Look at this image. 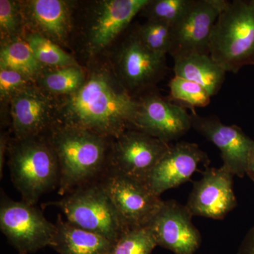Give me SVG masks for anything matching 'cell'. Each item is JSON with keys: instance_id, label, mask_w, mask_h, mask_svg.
Masks as SVG:
<instances>
[{"instance_id": "obj_1", "label": "cell", "mask_w": 254, "mask_h": 254, "mask_svg": "<svg viewBox=\"0 0 254 254\" xmlns=\"http://www.w3.org/2000/svg\"><path fill=\"white\" fill-rule=\"evenodd\" d=\"M56 102V125L118 138L133 128L137 99L104 69L93 71L83 86Z\"/></svg>"}, {"instance_id": "obj_2", "label": "cell", "mask_w": 254, "mask_h": 254, "mask_svg": "<svg viewBox=\"0 0 254 254\" xmlns=\"http://www.w3.org/2000/svg\"><path fill=\"white\" fill-rule=\"evenodd\" d=\"M110 138L74 127L55 125L50 133L60 166L59 193L92 183L108 166Z\"/></svg>"}, {"instance_id": "obj_3", "label": "cell", "mask_w": 254, "mask_h": 254, "mask_svg": "<svg viewBox=\"0 0 254 254\" xmlns=\"http://www.w3.org/2000/svg\"><path fill=\"white\" fill-rule=\"evenodd\" d=\"M8 150L11 181L23 201L35 205L42 195L58 187L59 163L49 138H14Z\"/></svg>"}, {"instance_id": "obj_4", "label": "cell", "mask_w": 254, "mask_h": 254, "mask_svg": "<svg viewBox=\"0 0 254 254\" xmlns=\"http://www.w3.org/2000/svg\"><path fill=\"white\" fill-rule=\"evenodd\" d=\"M209 53L226 72L254 66V6L250 0L228 1L214 26Z\"/></svg>"}, {"instance_id": "obj_5", "label": "cell", "mask_w": 254, "mask_h": 254, "mask_svg": "<svg viewBox=\"0 0 254 254\" xmlns=\"http://www.w3.org/2000/svg\"><path fill=\"white\" fill-rule=\"evenodd\" d=\"M45 205L57 207L70 223L98 234L113 244L128 230L100 182L78 187L62 199Z\"/></svg>"}, {"instance_id": "obj_6", "label": "cell", "mask_w": 254, "mask_h": 254, "mask_svg": "<svg viewBox=\"0 0 254 254\" xmlns=\"http://www.w3.org/2000/svg\"><path fill=\"white\" fill-rule=\"evenodd\" d=\"M0 228L20 254L34 253L53 247L56 225L48 221L39 209L26 202L15 201L1 193Z\"/></svg>"}, {"instance_id": "obj_7", "label": "cell", "mask_w": 254, "mask_h": 254, "mask_svg": "<svg viewBox=\"0 0 254 254\" xmlns=\"http://www.w3.org/2000/svg\"><path fill=\"white\" fill-rule=\"evenodd\" d=\"M100 184L128 229L149 225L163 200L145 182L109 171Z\"/></svg>"}, {"instance_id": "obj_8", "label": "cell", "mask_w": 254, "mask_h": 254, "mask_svg": "<svg viewBox=\"0 0 254 254\" xmlns=\"http://www.w3.org/2000/svg\"><path fill=\"white\" fill-rule=\"evenodd\" d=\"M144 132L128 129L114 139L110 148L108 170L145 182L170 147Z\"/></svg>"}, {"instance_id": "obj_9", "label": "cell", "mask_w": 254, "mask_h": 254, "mask_svg": "<svg viewBox=\"0 0 254 254\" xmlns=\"http://www.w3.org/2000/svg\"><path fill=\"white\" fill-rule=\"evenodd\" d=\"M136 98L138 106L132 129L169 143L185 136L192 128L186 108L156 91L151 90Z\"/></svg>"}, {"instance_id": "obj_10", "label": "cell", "mask_w": 254, "mask_h": 254, "mask_svg": "<svg viewBox=\"0 0 254 254\" xmlns=\"http://www.w3.org/2000/svg\"><path fill=\"white\" fill-rule=\"evenodd\" d=\"M120 81L133 98L151 91L167 72L166 55L146 48L136 31L125 41L119 53Z\"/></svg>"}, {"instance_id": "obj_11", "label": "cell", "mask_w": 254, "mask_h": 254, "mask_svg": "<svg viewBox=\"0 0 254 254\" xmlns=\"http://www.w3.org/2000/svg\"><path fill=\"white\" fill-rule=\"evenodd\" d=\"M227 3L226 0H192L186 13L173 26L170 55H210L209 44L214 26Z\"/></svg>"}, {"instance_id": "obj_12", "label": "cell", "mask_w": 254, "mask_h": 254, "mask_svg": "<svg viewBox=\"0 0 254 254\" xmlns=\"http://www.w3.org/2000/svg\"><path fill=\"white\" fill-rule=\"evenodd\" d=\"M14 138L44 136L56 125L55 98L34 84L18 92L10 100Z\"/></svg>"}, {"instance_id": "obj_13", "label": "cell", "mask_w": 254, "mask_h": 254, "mask_svg": "<svg viewBox=\"0 0 254 254\" xmlns=\"http://www.w3.org/2000/svg\"><path fill=\"white\" fill-rule=\"evenodd\" d=\"M192 128L216 145L221 152L223 166L234 175L243 177L254 150V141L236 125H226L217 117L190 114Z\"/></svg>"}, {"instance_id": "obj_14", "label": "cell", "mask_w": 254, "mask_h": 254, "mask_svg": "<svg viewBox=\"0 0 254 254\" xmlns=\"http://www.w3.org/2000/svg\"><path fill=\"white\" fill-rule=\"evenodd\" d=\"M192 217L186 205L175 200H163L148 227L158 246L175 254H193L199 248L201 236Z\"/></svg>"}, {"instance_id": "obj_15", "label": "cell", "mask_w": 254, "mask_h": 254, "mask_svg": "<svg viewBox=\"0 0 254 254\" xmlns=\"http://www.w3.org/2000/svg\"><path fill=\"white\" fill-rule=\"evenodd\" d=\"M234 175L226 167L210 168L204 172L193 190L186 205L193 216L223 219L237 206L233 190Z\"/></svg>"}, {"instance_id": "obj_16", "label": "cell", "mask_w": 254, "mask_h": 254, "mask_svg": "<svg viewBox=\"0 0 254 254\" xmlns=\"http://www.w3.org/2000/svg\"><path fill=\"white\" fill-rule=\"evenodd\" d=\"M208 157L196 143L177 142L170 145L147 178L145 184L155 195L188 182Z\"/></svg>"}, {"instance_id": "obj_17", "label": "cell", "mask_w": 254, "mask_h": 254, "mask_svg": "<svg viewBox=\"0 0 254 254\" xmlns=\"http://www.w3.org/2000/svg\"><path fill=\"white\" fill-rule=\"evenodd\" d=\"M149 0H103L93 11L88 33V46L92 53L110 45L131 23Z\"/></svg>"}, {"instance_id": "obj_18", "label": "cell", "mask_w": 254, "mask_h": 254, "mask_svg": "<svg viewBox=\"0 0 254 254\" xmlns=\"http://www.w3.org/2000/svg\"><path fill=\"white\" fill-rule=\"evenodd\" d=\"M36 32L53 42L64 41L70 28L69 9L61 0H32L21 9Z\"/></svg>"}, {"instance_id": "obj_19", "label": "cell", "mask_w": 254, "mask_h": 254, "mask_svg": "<svg viewBox=\"0 0 254 254\" xmlns=\"http://www.w3.org/2000/svg\"><path fill=\"white\" fill-rule=\"evenodd\" d=\"M173 58L175 76L198 83L211 97L218 94L225 81L226 71L210 55L186 53Z\"/></svg>"}, {"instance_id": "obj_20", "label": "cell", "mask_w": 254, "mask_h": 254, "mask_svg": "<svg viewBox=\"0 0 254 254\" xmlns=\"http://www.w3.org/2000/svg\"><path fill=\"white\" fill-rule=\"evenodd\" d=\"M56 235L52 248L60 254H110L114 244L108 239L64 221L56 223Z\"/></svg>"}, {"instance_id": "obj_21", "label": "cell", "mask_w": 254, "mask_h": 254, "mask_svg": "<svg viewBox=\"0 0 254 254\" xmlns=\"http://www.w3.org/2000/svg\"><path fill=\"white\" fill-rule=\"evenodd\" d=\"M26 40L14 38L3 44L0 51V68L14 70L36 81L43 72Z\"/></svg>"}, {"instance_id": "obj_22", "label": "cell", "mask_w": 254, "mask_h": 254, "mask_svg": "<svg viewBox=\"0 0 254 254\" xmlns=\"http://www.w3.org/2000/svg\"><path fill=\"white\" fill-rule=\"evenodd\" d=\"M82 68L78 65L58 68H52L41 73L37 78L42 88L52 96H66L78 91L86 81Z\"/></svg>"}, {"instance_id": "obj_23", "label": "cell", "mask_w": 254, "mask_h": 254, "mask_svg": "<svg viewBox=\"0 0 254 254\" xmlns=\"http://www.w3.org/2000/svg\"><path fill=\"white\" fill-rule=\"evenodd\" d=\"M25 40L43 67L58 68L78 65L76 60L57 43L38 32L28 33Z\"/></svg>"}, {"instance_id": "obj_24", "label": "cell", "mask_w": 254, "mask_h": 254, "mask_svg": "<svg viewBox=\"0 0 254 254\" xmlns=\"http://www.w3.org/2000/svg\"><path fill=\"white\" fill-rule=\"evenodd\" d=\"M171 100L178 102L182 106L190 108H204L210 104L211 95L203 86L185 78L175 76L169 82Z\"/></svg>"}, {"instance_id": "obj_25", "label": "cell", "mask_w": 254, "mask_h": 254, "mask_svg": "<svg viewBox=\"0 0 254 254\" xmlns=\"http://www.w3.org/2000/svg\"><path fill=\"white\" fill-rule=\"evenodd\" d=\"M157 246L149 227L130 228L114 244L110 254H151Z\"/></svg>"}, {"instance_id": "obj_26", "label": "cell", "mask_w": 254, "mask_h": 254, "mask_svg": "<svg viewBox=\"0 0 254 254\" xmlns=\"http://www.w3.org/2000/svg\"><path fill=\"white\" fill-rule=\"evenodd\" d=\"M146 48L158 54H170L173 43V26L160 21L148 20L136 31Z\"/></svg>"}, {"instance_id": "obj_27", "label": "cell", "mask_w": 254, "mask_h": 254, "mask_svg": "<svg viewBox=\"0 0 254 254\" xmlns=\"http://www.w3.org/2000/svg\"><path fill=\"white\" fill-rule=\"evenodd\" d=\"M191 2L192 0H149L141 13L148 20L173 26L181 19Z\"/></svg>"}, {"instance_id": "obj_28", "label": "cell", "mask_w": 254, "mask_h": 254, "mask_svg": "<svg viewBox=\"0 0 254 254\" xmlns=\"http://www.w3.org/2000/svg\"><path fill=\"white\" fill-rule=\"evenodd\" d=\"M23 13L17 3L11 0L0 1V31L6 41L16 38L21 31Z\"/></svg>"}, {"instance_id": "obj_29", "label": "cell", "mask_w": 254, "mask_h": 254, "mask_svg": "<svg viewBox=\"0 0 254 254\" xmlns=\"http://www.w3.org/2000/svg\"><path fill=\"white\" fill-rule=\"evenodd\" d=\"M34 80L14 70L0 68V97L1 101L11 100L15 94L30 85Z\"/></svg>"}, {"instance_id": "obj_30", "label": "cell", "mask_w": 254, "mask_h": 254, "mask_svg": "<svg viewBox=\"0 0 254 254\" xmlns=\"http://www.w3.org/2000/svg\"><path fill=\"white\" fill-rule=\"evenodd\" d=\"M237 254H254V227L247 232Z\"/></svg>"}, {"instance_id": "obj_31", "label": "cell", "mask_w": 254, "mask_h": 254, "mask_svg": "<svg viewBox=\"0 0 254 254\" xmlns=\"http://www.w3.org/2000/svg\"><path fill=\"white\" fill-rule=\"evenodd\" d=\"M9 139L6 133H1L0 138V178H2L3 169L5 162V154L9 148Z\"/></svg>"}, {"instance_id": "obj_32", "label": "cell", "mask_w": 254, "mask_h": 254, "mask_svg": "<svg viewBox=\"0 0 254 254\" xmlns=\"http://www.w3.org/2000/svg\"><path fill=\"white\" fill-rule=\"evenodd\" d=\"M246 175H248L251 180L254 182V150L251 155L250 160H249Z\"/></svg>"}, {"instance_id": "obj_33", "label": "cell", "mask_w": 254, "mask_h": 254, "mask_svg": "<svg viewBox=\"0 0 254 254\" xmlns=\"http://www.w3.org/2000/svg\"><path fill=\"white\" fill-rule=\"evenodd\" d=\"M250 1L251 3H252V4L254 6V0H250Z\"/></svg>"}, {"instance_id": "obj_34", "label": "cell", "mask_w": 254, "mask_h": 254, "mask_svg": "<svg viewBox=\"0 0 254 254\" xmlns=\"http://www.w3.org/2000/svg\"></svg>"}]
</instances>
